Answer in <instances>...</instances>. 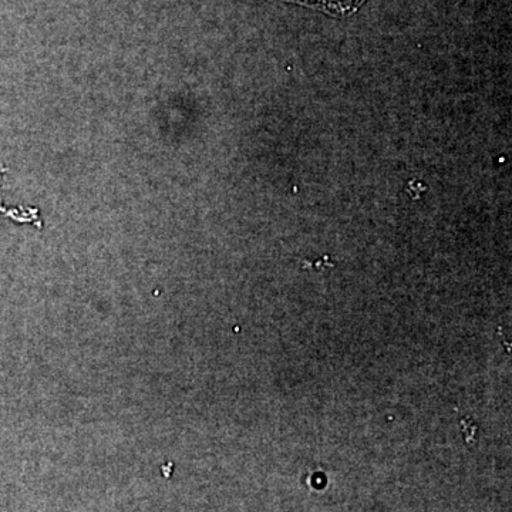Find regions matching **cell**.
Wrapping results in <instances>:
<instances>
[{
	"instance_id": "1",
	"label": "cell",
	"mask_w": 512,
	"mask_h": 512,
	"mask_svg": "<svg viewBox=\"0 0 512 512\" xmlns=\"http://www.w3.org/2000/svg\"><path fill=\"white\" fill-rule=\"evenodd\" d=\"M282 2L296 3V5L320 10L333 16H345L356 12L366 0H282Z\"/></svg>"
},
{
	"instance_id": "2",
	"label": "cell",
	"mask_w": 512,
	"mask_h": 512,
	"mask_svg": "<svg viewBox=\"0 0 512 512\" xmlns=\"http://www.w3.org/2000/svg\"><path fill=\"white\" fill-rule=\"evenodd\" d=\"M461 427H463V436L464 440H466V443H476V434L478 431L477 424L474 423L473 420L468 419V417H466V419H463V421H461Z\"/></svg>"
}]
</instances>
